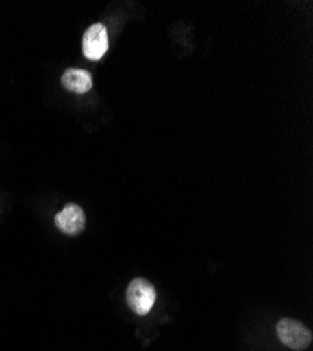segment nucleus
<instances>
[{
  "instance_id": "obj_1",
  "label": "nucleus",
  "mask_w": 313,
  "mask_h": 351,
  "mask_svg": "<svg viewBox=\"0 0 313 351\" xmlns=\"http://www.w3.org/2000/svg\"><path fill=\"white\" fill-rule=\"evenodd\" d=\"M125 297L129 308L136 315L145 316L153 308L158 295L152 282L145 278H135L129 282Z\"/></svg>"
},
{
  "instance_id": "obj_2",
  "label": "nucleus",
  "mask_w": 313,
  "mask_h": 351,
  "mask_svg": "<svg viewBox=\"0 0 313 351\" xmlns=\"http://www.w3.org/2000/svg\"><path fill=\"white\" fill-rule=\"evenodd\" d=\"M277 335L284 344L295 351H303L312 343L310 330L301 322L290 317H284L278 322Z\"/></svg>"
},
{
  "instance_id": "obj_3",
  "label": "nucleus",
  "mask_w": 313,
  "mask_h": 351,
  "mask_svg": "<svg viewBox=\"0 0 313 351\" xmlns=\"http://www.w3.org/2000/svg\"><path fill=\"white\" fill-rule=\"evenodd\" d=\"M83 55L90 61H99L108 49V34L104 24L97 23L88 28L83 36Z\"/></svg>"
},
{
  "instance_id": "obj_4",
  "label": "nucleus",
  "mask_w": 313,
  "mask_h": 351,
  "mask_svg": "<svg viewBox=\"0 0 313 351\" xmlns=\"http://www.w3.org/2000/svg\"><path fill=\"white\" fill-rule=\"evenodd\" d=\"M55 223L65 235L76 237L83 232L84 225H86V217L76 204H68L60 214H56Z\"/></svg>"
},
{
  "instance_id": "obj_5",
  "label": "nucleus",
  "mask_w": 313,
  "mask_h": 351,
  "mask_svg": "<svg viewBox=\"0 0 313 351\" xmlns=\"http://www.w3.org/2000/svg\"><path fill=\"white\" fill-rule=\"evenodd\" d=\"M61 82L65 89L77 95L88 93L93 87V77L90 72L83 69H66L62 75Z\"/></svg>"
}]
</instances>
